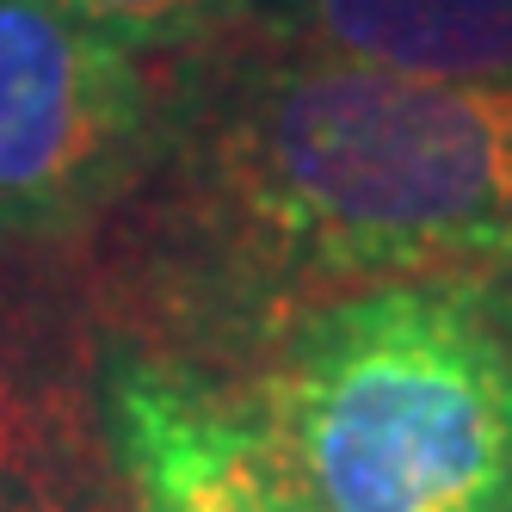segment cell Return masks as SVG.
Segmentation results:
<instances>
[{
    "instance_id": "3957f363",
    "label": "cell",
    "mask_w": 512,
    "mask_h": 512,
    "mask_svg": "<svg viewBox=\"0 0 512 512\" xmlns=\"http://www.w3.org/2000/svg\"><path fill=\"white\" fill-rule=\"evenodd\" d=\"M161 142L155 56L68 0H0V235L93 223Z\"/></svg>"
},
{
    "instance_id": "5b68a950",
    "label": "cell",
    "mask_w": 512,
    "mask_h": 512,
    "mask_svg": "<svg viewBox=\"0 0 512 512\" xmlns=\"http://www.w3.org/2000/svg\"><path fill=\"white\" fill-rule=\"evenodd\" d=\"M247 38L426 81H512V0H253Z\"/></svg>"
},
{
    "instance_id": "52a82bcc",
    "label": "cell",
    "mask_w": 512,
    "mask_h": 512,
    "mask_svg": "<svg viewBox=\"0 0 512 512\" xmlns=\"http://www.w3.org/2000/svg\"><path fill=\"white\" fill-rule=\"evenodd\" d=\"M0 512H13V506H7V494H0Z\"/></svg>"
},
{
    "instance_id": "8992f818",
    "label": "cell",
    "mask_w": 512,
    "mask_h": 512,
    "mask_svg": "<svg viewBox=\"0 0 512 512\" xmlns=\"http://www.w3.org/2000/svg\"><path fill=\"white\" fill-rule=\"evenodd\" d=\"M68 7H81L99 31L142 56H192L235 38L253 0H68Z\"/></svg>"
},
{
    "instance_id": "7a4b0ae2",
    "label": "cell",
    "mask_w": 512,
    "mask_h": 512,
    "mask_svg": "<svg viewBox=\"0 0 512 512\" xmlns=\"http://www.w3.org/2000/svg\"><path fill=\"white\" fill-rule=\"evenodd\" d=\"M253 408L315 512H512V334L482 284L303 309Z\"/></svg>"
},
{
    "instance_id": "6da1fadb",
    "label": "cell",
    "mask_w": 512,
    "mask_h": 512,
    "mask_svg": "<svg viewBox=\"0 0 512 512\" xmlns=\"http://www.w3.org/2000/svg\"><path fill=\"white\" fill-rule=\"evenodd\" d=\"M216 50L186 179L241 278L315 309L512 272V81L389 75L247 31Z\"/></svg>"
},
{
    "instance_id": "277c9868",
    "label": "cell",
    "mask_w": 512,
    "mask_h": 512,
    "mask_svg": "<svg viewBox=\"0 0 512 512\" xmlns=\"http://www.w3.org/2000/svg\"><path fill=\"white\" fill-rule=\"evenodd\" d=\"M105 420L136 512H315L253 408L173 358L124 352Z\"/></svg>"
}]
</instances>
